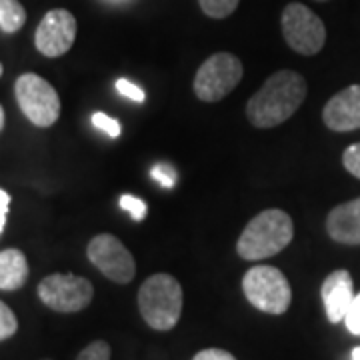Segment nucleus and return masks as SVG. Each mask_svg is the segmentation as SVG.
<instances>
[{"label": "nucleus", "mask_w": 360, "mask_h": 360, "mask_svg": "<svg viewBox=\"0 0 360 360\" xmlns=\"http://www.w3.org/2000/svg\"><path fill=\"white\" fill-rule=\"evenodd\" d=\"M307 98V80L295 70H278L246 104V116L257 129L283 124Z\"/></svg>", "instance_id": "nucleus-1"}, {"label": "nucleus", "mask_w": 360, "mask_h": 360, "mask_svg": "<svg viewBox=\"0 0 360 360\" xmlns=\"http://www.w3.org/2000/svg\"><path fill=\"white\" fill-rule=\"evenodd\" d=\"M295 224L292 219L278 208H269L257 214L240 234L236 250L245 260H264L278 255L292 243Z\"/></svg>", "instance_id": "nucleus-2"}, {"label": "nucleus", "mask_w": 360, "mask_h": 360, "mask_svg": "<svg viewBox=\"0 0 360 360\" xmlns=\"http://www.w3.org/2000/svg\"><path fill=\"white\" fill-rule=\"evenodd\" d=\"M182 286L170 274H153L139 290V309L144 322L160 333L172 330L182 314Z\"/></svg>", "instance_id": "nucleus-3"}, {"label": "nucleus", "mask_w": 360, "mask_h": 360, "mask_svg": "<svg viewBox=\"0 0 360 360\" xmlns=\"http://www.w3.org/2000/svg\"><path fill=\"white\" fill-rule=\"evenodd\" d=\"M243 290L246 300L266 314H284L292 302L290 284L274 266H252L243 278Z\"/></svg>", "instance_id": "nucleus-4"}, {"label": "nucleus", "mask_w": 360, "mask_h": 360, "mask_svg": "<svg viewBox=\"0 0 360 360\" xmlns=\"http://www.w3.org/2000/svg\"><path fill=\"white\" fill-rule=\"evenodd\" d=\"M14 94L22 115L40 129L52 127L60 116V98L49 80L39 75L26 72L18 77L14 84Z\"/></svg>", "instance_id": "nucleus-5"}, {"label": "nucleus", "mask_w": 360, "mask_h": 360, "mask_svg": "<svg viewBox=\"0 0 360 360\" xmlns=\"http://www.w3.org/2000/svg\"><path fill=\"white\" fill-rule=\"evenodd\" d=\"M243 78V63L231 52H217L206 58L194 77V94L202 103H219L229 96Z\"/></svg>", "instance_id": "nucleus-6"}, {"label": "nucleus", "mask_w": 360, "mask_h": 360, "mask_svg": "<svg viewBox=\"0 0 360 360\" xmlns=\"http://www.w3.org/2000/svg\"><path fill=\"white\" fill-rule=\"evenodd\" d=\"M283 34L286 44L298 54L312 56L319 54L326 42L324 22L309 6L300 2H290L283 11Z\"/></svg>", "instance_id": "nucleus-7"}, {"label": "nucleus", "mask_w": 360, "mask_h": 360, "mask_svg": "<svg viewBox=\"0 0 360 360\" xmlns=\"http://www.w3.org/2000/svg\"><path fill=\"white\" fill-rule=\"evenodd\" d=\"M94 296L90 281L77 274H51L39 284V298L56 312H80L89 307Z\"/></svg>", "instance_id": "nucleus-8"}, {"label": "nucleus", "mask_w": 360, "mask_h": 360, "mask_svg": "<svg viewBox=\"0 0 360 360\" xmlns=\"http://www.w3.org/2000/svg\"><path fill=\"white\" fill-rule=\"evenodd\" d=\"M89 260L108 281L129 284L136 274V262L130 250L112 234H98L89 243Z\"/></svg>", "instance_id": "nucleus-9"}, {"label": "nucleus", "mask_w": 360, "mask_h": 360, "mask_svg": "<svg viewBox=\"0 0 360 360\" xmlns=\"http://www.w3.org/2000/svg\"><path fill=\"white\" fill-rule=\"evenodd\" d=\"M75 39H77L75 14L65 8H54L44 14V18L40 20L37 34H34V44L40 54L49 58H56L72 49Z\"/></svg>", "instance_id": "nucleus-10"}, {"label": "nucleus", "mask_w": 360, "mask_h": 360, "mask_svg": "<svg viewBox=\"0 0 360 360\" xmlns=\"http://www.w3.org/2000/svg\"><path fill=\"white\" fill-rule=\"evenodd\" d=\"M324 124L335 132H350L360 129V84L335 94L322 110Z\"/></svg>", "instance_id": "nucleus-11"}, {"label": "nucleus", "mask_w": 360, "mask_h": 360, "mask_svg": "<svg viewBox=\"0 0 360 360\" xmlns=\"http://www.w3.org/2000/svg\"><path fill=\"white\" fill-rule=\"evenodd\" d=\"M322 302L326 310V319L336 324L345 321L348 309L354 300V283L348 270H335L330 272L321 288Z\"/></svg>", "instance_id": "nucleus-12"}, {"label": "nucleus", "mask_w": 360, "mask_h": 360, "mask_svg": "<svg viewBox=\"0 0 360 360\" xmlns=\"http://www.w3.org/2000/svg\"><path fill=\"white\" fill-rule=\"evenodd\" d=\"M326 231L330 234V238L340 245H360V196L354 200H348L345 205L335 206L328 212Z\"/></svg>", "instance_id": "nucleus-13"}, {"label": "nucleus", "mask_w": 360, "mask_h": 360, "mask_svg": "<svg viewBox=\"0 0 360 360\" xmlns=\"http://www.w3.org/2000/svg\"><path fill=\"white\" fill-rule=\"evenodd\" d=\"M28 278V260L18 248H6L0 252V290H18Z\"/></svg>", "instance_id": "nucleus-14"}, {"label": "nucleus", "mask_w": 360, "mask_h": 360, "mask_svg": "<svg viewBox=\"0 0 360 360\" xmlns=\"http://www.w3.org/2000/svg\"><path fill=\"white\" fill-rule=\"evenodd\" d=\"M25 22L26 11L18 0H0V30L4 34L18 32Z\"/></svg>", "instance_id": "nucleus-15"}, {"label": "nucleus", "mask_w": 360, "mask_h": 360, "mask_svg": "<svg viewBox=\"0 0 360 360\" xmlns=\"http://www.w3.org/2000/svg\"><path fill=\"white\" fill-rule=\"evenodd\" d=\"M238 2L240 0H198L202 13L206 16H210V18H226V16H231L236 11Z\"/></svg>", "instance_id": "nucleus-16"}, {"label": "nucleus", "mask_w": 360, "mask_h": 360, "mask_svg": "<svg viewBox=\"0 0 360 360\" xmlns=\"http://www.w3.org/2000/svg\"><path fill=\"white\" fill-rule=\"evenodd\" d=\"M16 330H18V321L14 312L0 300V342L16 335Z\"/></svg>", "instance_id": "nucleus-17"}, {"label": "nucleus", "mask_w": 360, "mask_h": 360, "mask_svg": "<svg viewBox=\"0 0 360 360\" xmlns=\"http://www.w3.org/2000/svg\"><path fill=\"white\" fill-rule=\"evenodd\" d=\"M77 360H110V345L104 340H94L86 348H82Z\"/></svg>", "instance_id": "nucleus-18"}, {"label": "nucleus", "mask_w": 360, "mask_h": 360, "mask_svg": "<svg viewBox=\"0 0 360 360\" xmlns=\"http://www.w3.org/2000/svg\"><path fill=\"white\" fill-rule=\"evenodd\" d=\"M92 124H94V129L103 130L104 134H108L110 139H118L120 136V122L112 118V116L104 115V112H94L92 115Z\"/></svg>", "instance_id": "nucleus-19"}, {"label": "nucleus", "mask_w": 360, "mask_h": 360, "mask_svg": "<svg viewBox=\"0 0 360 360\" xmlns=\"http://www.w3.org/2000/svg\"><path fill=\"white\" fill-rule=\"evenodd\" d=\"M120 208L122 210H129L132 220H136V222H141L146 217V202L142 198L132 196V194H122L120 196Z\"/></svg>", "instance_id": "nucleus-20"}, {"label": "nucleus", "mask_w": 360, "mask_h": 360, "mask_svg": "<svg viewBox=\"0 0 360 360\" xmlns=\"http://www.w3.org/2000/svg\"><path fill=\"white\" fill-rule=\"evenodd\" d=\"M116 90H118L122 96H127L129 101H132V103H144V98H146L144 90H142L139 84L127 80V78H118V80H116Z\"/></svg>", "instance_id": "nucleus-21"}, {"label": "nucleus", "mask_w": 360, "mask_h": 360, "mask_svg": "<svg viewBox=\"0 0 360 360\" xmlns=\"http://www.w3.org/2000/svg\"><path fill=\"white\" fill-rule=\"evenodd\" d=\"M342 165H345V168H347L352 176L360 179V142L348 146L347 150H345V155H342Z\"/></svg>", "instance_id": "nucleus-22"}, {"label": "nucleus", "mask_w": 360, "mask_h": 360, "mask_svg": "<svg viewBox=\"0 0 360 360\" xmlns=\"http://www.w3.org/2000/svg\"><path fill=\"white\" fill-rule=\"evenodd\" d=\"M150 176L158 182V184H162L165 188H172L174 186V182H176V172H174V168L165 167V165H158L150 170Z\"/></svg>", "instance_id": "nucleus-23"}, {"label": "nucleus", "mask_w": 360, "mask_h": 360, "mask_svg": "<svg viewBox=\"0 0 360 360\" xmlns=\"http://www.w3.org/2000/svg\"><path fill=\"white\" fill-rule=\"evenodd\" d=\"M345 322H347V328L352 335L360 336V295L354 296L347 316H345Z\"/></svg>", "instance_id": "nucleus-24"}, {"label": "nucleus", "mask_w": 360, "mask_h": 360, "mask_svg": "<svg viewBox=\"0 0 360 360\" xmlns=\"http://www.w3.org/2000/svg\"><path fill=\"white\" fill-rule=\"evenodd\" d=\"M193 360H236L229 350L222 348H205L198 354H194Z\"/></svg>", "instance_id": "nucleus-25"}, {"label": "nucleus", "mask_w": 360, "mask_h": 360, "mask_svg": "<svg viewBox=\"0 0 360 360\" xmlns=\"http://www.w3.org/2000/svg\"><path fill=\"white\" fill-rule=\"evenodd\" d=\"M8 208H11V196H8L6 191L0 188V236H2V231H4V224H6Z\"/></svg>", "instance_id": "nucleus-26"}, {"label": "nucleus", "mask_w": 360, "mask_h": 360, "mask_svg": "<svg viewBox=\"0 0 360 360\" xmlns=\"http://www.w3.org/2000/svg\"><path fill=\"white\" fill-rule=\"evenodd\" d=\"M4 129V108L0 106V130Z\"/></svg>", "instance_id": "nucleus-27"}, {"label": "nucleus", "mask_w": 360, "mask_h": 360, "mask_svg": "<svg viewBox=\"0 0 360 360\" xmlns=\"http://www.w3.org/2000/svg\"><path fill=\"white\" fill-rule=\"evenodd\" d=\"M352 360H360V347H356L352 350Z\"/></svg>", "instance_id": "nucleus-28"}, {"label": "nucleus", "mask_w": 360, "mask_h": 360, "mask_svg": "<svg viewBox=\"0 0 360 360\" xmlns=\"http://www.w3.org/2000/svg\"><path fill=\"white\" fill-rule=\"evenodd\" d=\"M2 70H4V68H2V65H0V77H2Z\"/></svg>", "instance_id": "nucleus-29"}, {"label": "nucleus", "mask_w": 360, "mask_h": 360, "mask_svg": "<svg viewBox=\"0 0 360 360\" xmlns=\"http://www.w3.org/2000/svg\"><path fill=\"white\" fill-rule=\"evenodd\" d=\"M319 2H326V0H319Z\"/></svg>", "instance_id": "nucleus-30"}]
</instances>
